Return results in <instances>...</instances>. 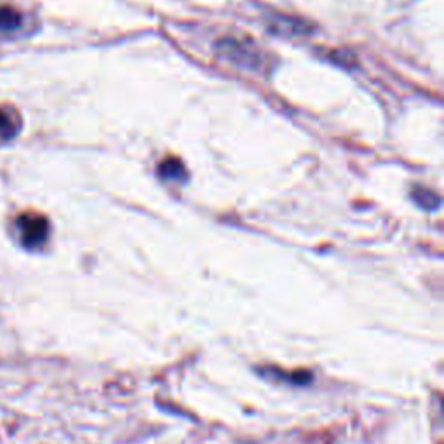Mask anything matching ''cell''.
Masks as SVG:
<instances>
[{
  "instance_id": "1",
  "label": "cell",
  "mask_w": 444,
  "mask_h": 444,
  "mask_svg": "<svg viewBox=\"0 0 444 444\" xmlns=\"http://www.w3.org/2000/svg\"><path fill=\"white\" fill-rule=\"evenodd\" d=\"M19 240L26 249H39L49 236V220L40 213H23L18 219Z\"/></svg>"
},
{
  "instance_id": "2",
  "label": "cell",
  "mask_w": 444,
  "mask_h": 444,
  "mask_svg": "<svg viewBox=\"0 0 444 444\" xmlns=\"http://www.w3.org/2000/svg\"><path fill=\"white\" fill-rule=\"evenodd\" d=\"M21 117L12 106H0V139L11 141L21 131Z\"/></svg>"
},
{
  "instance_id": "3",
  "label": "cell",
  "mask_w": 444,
  "mask_h": 444,
  "mask_svg": "<svg viewBox=\"0 0 444 444\" xmlns=\"http://www.w3.org/2000/svg\"><path fill=\"white\" fill-rule=\"evenodd\" d=\"M21 15L11 6H0V30L12 32L21 25Z\"/></svg>"
},
{
  "instance_id": "4",
  "label": "cell",
  "mask_w": 444,
  "mask_h": 444,
  "mask_svg": "<svg viewBox=\"0 0 444 444\" xmlns=\"http://www.w3.org/2000/svg\"><path fill=\"white\" fill-rule=\"evenodd\" d=\"M160 175L164 179H177L179 181V179L186 175L184 165H182L179 160H175V158L165 160L160 167Z\"/></svg>"
}]
</instances>
